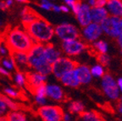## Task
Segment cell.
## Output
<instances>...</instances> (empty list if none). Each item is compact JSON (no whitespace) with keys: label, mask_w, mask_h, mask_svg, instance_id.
<instances>
[{"label":"cell","mask_w":122,"mask_h":121,"mask_svg":"<svg viewBox=\"0 0 122 121\" xmlns=\"http://www.w3.org/2000/svg\"><path fill=\"white\" fill-rule=\"evenodd\" d=\"M4 42L10 52L27 53L35 43L24 28L15 27L7 30L4 34Z\"/></svg>","instance_id":"1"},{"label":"cell","mask_w":122,"mask_h":121,"mask_svg":"<svg viewBox=\"0 0 122 121\" xmlns=\"http://www.w3.org/2000/svg\"><path fill=\"white\" fill-rule=\"evenodd\" d=\"M23 27L32 38L34 42L48 43L54 36V27L41 16H38L31 22L24 25Z\"/></svg>","instance_id":"2"},{"label":"cell","mask_w":122,"mask_h":121,"mask_svg":"<svg viewBox=\"0 0 122 121\" xmlns=\"http://www.w3.org/2000/svg\"><path fill=\"white\" fill-rule=\"evenodd\" d=\"M29 68L48 76L52 74V64L47 61L44 54V44L35 42L27 52Z\"/></svg>","instance_id":"3"},{"label":"cell","mask_w":122,"mask_h":121,"mask_svg":"<svg viewBox=\"0 0 122 121\" xmlns=\"http://www.w3.org/2000/svg\"><path fill=\"white\" fill-rule=\"evenodd\" d=\"M103 33L116 39L122 33V17L109 15L100 24Z\"/></svg>","instance_id":"4"},{"label":"cell","mask_w":122,"mask_h":121,"mask_svg":"<svg viewBox=\"0 0 122 121\" xmlns=\"http://www.w3.org/2000/svg\"><path fill=\"white\" fill-rule=\"evenodd\" d=\"M76 65L77 62L71 59V57L61 56L52 64V74L54 77L59 79L65 73L74 70Z\"/></svg>","instance_id":"5"},{"label":"cell","mask_w":122,"mask_h":121,"mask_svg":"<svg viewBox=\"0 0 122 121\" xmlns=\"http://www.w3.org/2000/svg\"><path fill=\"white\" fill-rule=\"evenodd\" d=\"M54 36L60 41L65 42L69 40L81 37V31L79 29L71 23L64 22L54 27Z\"/></svg>","instance_id":"6"},{"label":"cell","mask_w":122,"mask_h":121,"mask_svg":"<svg viewBox=\"0 0 122 121\" xmlns=\"http://www.w3.org/2000/svg\"><path fill=\"white\" fill-rule=\"evenodd\" d=\"M87 44L80 38L65 41L61 44V51L68 57H76L87 49Z\"/></svg>","instance_id":"7"},{"label":"cell","mask_w":122,"mask_h":121,"mask_svg":"<svg viewBox=\"0 0 122 121\" xmlns=\"http://www.w3.org/2000/svg\"><path fill=\"white\" fill-rule=\"evenodd\" d=\"M101 86L103 93L108 98L112 101H116L120 98V91L117 86V82L111 75H103L102 77Z\"/></svg>","instance_id":"8"},{"label":"cell","mask_w":122,"mask_h":121,"mask_svg":"<svg viewBox=\"0 0 122 121\" xmlns=\"http://www.w3.org/2000/svg\"><path fill=\"white\" fill-rule=\"evenodd\" d=\"M38 116L44 121H60L62 120L64 111L59 106L43 105L40 106L36 111Z\"/></svg>","instance_id":"9"},{"label":"cell","mask_w":122,"mask_h":121,"mask_svg":"<svg viewBox=\"0 0 122 121\" xmlns=\"http://www.w3.org/2000/svg\"><path fill=\"white\" fill-rule=\"evenodd\" d=\"M102 35L103 30L101 25L95 22H90L88 25L82 27V30L81 31V37L85 42L90 44L98 40Z\"/></svg>","instance_id":"10"},{"label":"cell","mask_w":122,"mask_h":121,"mask_svg":"<svg viewBox=\"0 0 122 121\" xmlns=\"http://www.w3.org/2000/svg\"><path fill=\"white\" fill-rule=\"evenodd\" d=\"M25 76H26V86L29 87V90L30 91H32L33 89L38 86L46 84L47 80H48L47 76L40 74L35 70L30 72H25Z\"/></svg>","instance_id":"11"},{"label":"cell","mask_w":122,"mask_h":121,"mask_svg":"<svg viewBox=\"0 0 122 121\" xmlns=\"http://www.w3.org/2000/svg\"><path fill=\"white\" fill-rule=\"evenodd\" d=\"M46 96L56 102H62L65 97L64 90L57 84H46Z\"/></svg>","instance_id":"12"},{"label":"cell","mask_w":122,"mask_h":121,"mask_svg":"<svg viewBox=\"0 0 122 121\" xmlns=\"http://www.w3.org/2000/svg\"><path fill=\"white\" fill-rule=\"evenodd\" d=\"M77 22L81 27L88 25L92 22L91 20V7L86 3L81 2L78 12L76 15Z\"/></svg>","instance_id":"13"},{"label":"cell","mask_w":122,"mask_h":121,"mask_svg":"<svg viewBox=\"0 0 122 121\" xmlns=\"http://www.w3.org/2000/svg\"><path fill=\"white\" fill-rule=\"evenodd\" d=\"M10 56L13 59L15 68L20 71H25L29 69L27 53L25 52H10Z\"/></svg>","instance_id":"14"},{"label":"cell","mask_w":122,"mask_h":121,"mask_svg":"<svg viewBox=\"0 0 122 121\" xmlns=\"http://www.w3.org/2000/svg\"><path fill=\"white\" fill-rule=\"evenodd\" d=\"M76 71L77 77L80 81L81 85H88L91 83L92 80V76L91 74L90 67L85 64H78L74 69Z\"/></svg>","instance_id":"15"},{"label":"cell","mask_w":122,"mask_h":121,"mask_svg":"<svg viewBox=\"0 0 122 121\" xmlns=\"http://www.w3.org/2000/svg\"><path fill=\"white\" fill-rule=\"evenodd\" d=\"M59 81L64 86L71 88H77L81 86L80 81H79L77 75H76L75 70H72L71 71L67 72L65 75L59 78Z\"/></svg>","instance_id":"16"},{"label":"cell","mask_w":122,"mask_h":121,"mask_svg":"<svg viewBox=\"0 0 122 121\" xmlns=\"http://www.w3.org/2000/svg\"><path fill=\"white\" fill-rule=\"evenodd\" d=\"M44 54H45L47 61L52 64L62 56V51L54 45L48 42V43L44 44Z\"/></svg>","instance_id":"17"},{"label":"cell","mask_w":122,"mask_h":121,"mask_svg":"<svg viewBox=\"0 0 122 121\" xmlns=\"http://www.w3.org/2000/svg\"><path fill=\"white\" fill-rule=\"evenodd\" d=\"M109 15L106 7H95L91 8V20L92 22L101 24L105 19Z\"/></svg>","instance_id":"18"},{"label":"cell","mask_w":122,"mask_h":121,"mask_svg":"<svg viewBox=\"0 0 122 121\" xmlns=\"http://www.w3.org/2000/svg\"><path fill=\"white\" fill-rule=\"evenodd\" d=\"M105 7L109 15L122 17V0H107Z\"/></svg>","instance_id":"19"},{"label":"cell","mask_w":122,"mask_h":121,"mask_svg":"<svg viewBox=\"0 0 122 121\" xmlns=\"http://www.w3.org/2000/svg\"><path fill=\"white\" fill-rule=\"evenodd\" d=\"M39 15L30 7H24L22 9L20 12V17H21V21H22V25H26L28 23L31 22L32 20H34L36 18H37Z\"/></svg>","instance_id":"20"},{"label":"cell","mask_w":122,"mask_h":121,"mask_svg":"<svg viewBox=\"0 0 122 121\" xmlns=\"http://www.w3.org/2000/svg\"><path fill=\"white\" fill-rule=\"evenodd\" d=\"M79 119L84 121H99L103 120V117L97 112L93 111H83L79 114Z\"/></svg>","instance_id":"21"},{"label":"cell","mask_w":122,"mask_h":121,"mask_svg":"<svg viewBox=\"0 0 122 121\" xmlns=\"http://www.w3.org/2000/svg\"><path fill=\"white\" fill-rule=\"evenodd\" d=\"M6 120L10 121H25L27 117L25 114L19 110H10L6 114Z\"/></svg>","instance_id":"22"},{"label":"cell","mask_w":122,"mask_h":121,"mask_svg":"<svg viewBox=\"0 0 122 121\" xmlns=\"http://www.w3.org/2000/svg\"><path fill=\"white\" fill-rule=\"evenodd\" d=\"M92 47L97 53H107L109 51V45L104 40H97L92 43Z\"/></svg>","instance_id":"23"},{"label":"cell","mask_w":122,"mask_h":121,"mask_svg":"<svg viewBox=\"0 0 122 121\" xmlns=\"http://www.w3.org/2000/svg\"><path fill=\"white\" fill-rule=\"evenodd\" d=\"M69 111L73 114H80L83 111H85V105L83 102L80 101H74L71 102L69 105Z\"/></svg>","instance_id":"24"},{"label":"cell","mask_w":122,"mask_h":121,"mask_svg":"<svg viewBox=\"0 0 122 121\" xmlns=\"http://www.w3.org/2000/svg\"><path fill=\"white\" fill-rule=\"evenodd\" d=\"M14 81H15V85L17 86L20 88H23L26 86V76L25 73L23 71H18L15 73V76H14Z\"/></svg>","instance_id":"25"},{"label":"cell","mask_w":122,"mask_h":121,"mask_svg":"<svg viewBox=\"0 0 122 121\" xmlns=\"http://www.w3.org/2000/svg\"><path fill=\"white\" fill-rule=\"evenodd\" d=\"M90 70H91V74L92 76V77L95 78H102L103 75L105 74L104 66H103L100 64H95L92 67H91Z\"/></svg>","instance_id":"26"},{"label":"cell","mask_w":122,"mask_h":121,"mask_svg":"<svg viewBox=\"0 0 122 121\" xmlns=\"http://www.w3.org/2000/svg\"><path fill=\"white\" fill-rule=\"evenodd\" d=\"M0 96H1V97L4 99L5 103L7 104L9 109L10 110H19L20 107H19V105H18V103H16L15 101L12 100L11 97L6 96L5 94H0Z\"/></svg>","instance_id":"27"},{"label":"cell","mask_w":122,"mask_h":121,"mask_svg":"<svg viewBox=\"0 0 122 121\" xmlns=\"http://www.w3.org/2000/svg\"><path fill=\"white\" fill-rule=\"evenodd\" d=\"M97 60L100 64L103 66L106 67L110 64L111 59L107 53H97Z\"/></svg>","instance_id":"28"},{"label":"cell","mask_w":122,"mask_h":121,"mask_svg":"<svg viewBox=\"0 0 122 121\" xmlns=\"http://www.w3.org/2000/svg\"><path fill=\"white\" fill-rule=\"evenodd\" d=\"M1 64H2V66L4 67L6 70H8L9 71H12L14 70L15 68V62H14L13 59L10 56L9 59H4L1 60Z\"/></svg>","instance_id":"29"},{"label":"cell","mask_w":122,"mask_h":121,"mask_svg":"<svg viewBox=\"0 0 122 121\" xmlns=\"http://www.w3.org/2000/svg\"><path fill=\"white\" fill-rule=\"evenodd\" d=\"M4 92L6 96H10L11 98H19L20 96L19 91L17 90H15V88H12V87H5L4 89Z\"/></svg>","instance_id":"30"},{"label":"cell","mask_w":122,"mask_h":121,"mask_svg":"<svg viewBox=\"0 0 122 121\" xmlns=\"http://www.w3.org/2000/svg\"><path fill=\"white\" fill-rule=\"evenodd\" d=\"M34 96H46V84H42L36 86V88L33 89L31 91Z\"/></svg>","instance_id":"31"},{"label":"cell","mask_w":122,"mask_h":121,"mask_svg":"<svg viewBox=\"0 0 122 121\" xmlns=\"http://www.w3.org/2000/svg\"><path fill=\"white\" fill-rule=\"evenodd\" d=\"M53 6V4L50 0H41L40 4H39V7H40L42 10H47V11L52 10Z\"/></svg>","instance_id":"32"},{"label":"cell","mask_w":122,"mask_h":121,"mask_svg":"<svg viewBox=\"0 0 122 121\" xmlns=\"http://www.w3.org/2000/svg\"><path fill=\"white\" fill-rule=\"evenodd\" d=\"M9 111H10V109L8 108L7 104L5 103L4 99L0 96V116H6Z\"/></svg>","instance_id":"33"},{"label":"cell","mask_w":122,"mask_h":121,"mask_svg":"<svg viewBox=\"0 0 122 121\" xmlns=\"http://www.w3.org/2000/svg\"><path fill=\"white\" fill-rule=\"evenodd\" d=\"M47 96H35V102L38 106H43L47 103Z\"/></svg>","instance_id":"34"},{"label":"cell","mask_w":122,"mask_h":121,"mask_svg":"<svg viewBox=\"0 0 122 121\" xmlns=\"http://www.w3.org/2000/svg\"><path fill=\"white\" fill-rule=\"evenodd\" d=\"M10 49L8 48V47L5 45L4 41L0 42V54L3 55V56H6V55L9 53L10 54Z\"/></svg>","instance_id":"35"},{"label":"cell","mask_w":122,"mask_h":121,"mask_svg":"<svg viewBox=\"0 0 122 121\" xmlns=\"http://www.w3.org/2000/svg\"><path fill=\"white\" fill-rule=\"evenodd\" d=\"M81 4V0H76V3L74 4V5L71 8V10L72 11V13L74 14L75 15H76V13L78 12L79 9H80Z\"/></svg>","instance_id":"36"},{"label":"cell","mask_w":122,"mask_h":121,"mask_svg":"<svg viewBox=\"0 0 122 121\" xmlns=\"http://www.w3.org/2000/svg\"><path fill=\"white\" fill-rule=\"evenodd\" d=\"M0 75L4 76H10V72L8 70H6L4 67L0 66Z\"/></svg>","instance_id":"37"},{"label":"cell","mask_w":122,"mask_h":121,"mask_svg":"<svg viewBox=\"0 0 122 121\" xmlns=\"http://www.w3.org/2000/svg\"><path fill=\"white\" fill-rule=\"evenodd\" d=\"M62 120L64 121H70L72 120V116L71 113H64L62 116Z\"/></svg>","instance_id":"38"},{"label":"cell","mask_w":122,"mask_h":121,"mask_svg":"<svg viewBox=\"0 0 122 121\" xmlns=\"http://www.w3.org/2000/svg\"><path fill=\"white\" fill-rule=\"evenodd\" d=\"M106 4H107V0H97L96 6H98V7H105Z\"/></svg>","instance_id":"39"},{"label":"cell","mask_w":122,"mask_h":121,"mask_svg":"<svg viewBox=\"0 0 122 121\" xmlns=\"http://www.w3.org/2000/svg\"><path fill=\"white\" fill-rule=\"evenodd\" d=\"M60 10L61 12H64V13H69L71 11V9L66 4H64V5H60Z\"/></svg>","instance_id":"40"},{"label":"cell","mask_w":122,"mask_h":121,"mask_svg":"<svg viewBox=\"0 0 122 121\" xmlns=\"http://www.w3.org/2000/svg\"><path fill=\"white\" fill-rule=\"evenodd\" d=\"M63 1L65 2V4H66L70 9H71V8L74 5V4L76 3V0H63Z\"/></svg>","instance_id":"41"},{"label":"cell","mask_w":122,"mask_h":121,"mask_svg":"<svg viewBox=\"0 0 122 121\" xmlns=\"http://www.w3.org/2000/svg\"><path fill=\"white\" fill-rule=\"evenodd\" d=\"M116 82H117V86H118L120 93H122V77L119 78V79L116 81Z\"/></svg>","instance_id":"42"},{"label":"cell","mask_w":122,"mask_h":121,"mask_svg":"<svg viewBox=\"0 0 122 121\" xmlns=\"http://www.w3.org/2000/svg\"><path fill=\"white\" fill-rule=\"evenodd\" d=\"M86 3L88 4V5L90 6V7L92 8V7H95V6H96V3H97V0H87V1H86Z\"/></svg>","instance_id":"43"},{"label":"cell","mask_w":122,"mask_h":121,"mask_svg":"<svg viewBox=\"0 0 122 121\" xmlns=\"http://www.w3.org/2000/svg\"><path fill=\"white\" fill-rule=\"evenodd\" d=\"M117 111L120 114H122V100H120L117 104Z\"/></svg>","instance_id":"44"},{"label":"cell","mask_w":122,"mask_h":121,"mask_svg":"<svg viewBox=\"0 0 122 121\" xmlns=\"http://www.w3.org/2000/svg\"><path fill=\"white\" fill-rule=\"evenodd\" d=\"M52 10L56 13H60L61 10H60V6L59 5H56V4H53V8H52Z\"/></svg>","instance_id":"45"},{"label":"cell","mask_w":122,"mask_h":121,"mask_svg":"<svg viewBox=\"0 0 122 121\" xmlns=\"http://www.w3.org/2000/svg\"><path fill=\"white\" fill-rule=\"evenodd\" d=\"M117 40V43H118L119 47H120V49H122V33L116 38Z\"/></svg>","instance_id":"46"},{"label":"cell","mask_w":122,"mask_h":121,"mask_svg":"<svg viewBox=\"0 0 122 121\" xmlns=\"http://www.w3.org/2000/svg\"><path fill=\"white\" fill-rule=\"evenodd\" d=\"M7 9L8 8L5 4V2L4 1H0V10H5Z\"/></svg>","instance_id":"47"},{"label":"cell","mask_w":122,"mask_h":121,"mask_svg":"<svg viewBox=\"0 0 122 121\" xmlns=\"http://www.w3.org/2000/svg\"><path fill=\"white\" fill-rule=\"evenodd\" d=\"M4 2H5V4H6V6H7V8H10L14 4L15 1H14V0H5Z\"/></svg>","instance_id":"48"},{"label":"cell","mask_w":122,"mask_h":121,"mask_svg":"<svg viewBox=\"0 0 122 121\" xmlns=\"http://www.w3.org/2000/svg\"><path fill=\"white\" fill-rule=\"evenodd\" d=\"M4 27V21L2 19H0V30H2Z\"/></svg>","instance_id":"49"},{"label":"cell","mask_w":122,"mask_h":121,"mask_svg":"<svg viewBox=\"0 0 122 121\" xmlns=\"http://www.w3.org/2000/svg\"><path fill=\"white\" fill-rule=\"evenodd\" d=\"M17 3H20V4H25V3H28V0H15Z\"/></svg>","instance_id":"50"},{"label":"cell","mask_w":122,"mask_h":121,"mask_svg":"<svg viewBox=\"0 0 122 121\" xmlns=\"http://www.w3.org/2000/svg\"><path fill=\"white\" fill-rule=\"evenodd\" d=\"M4 41V34H2L1 32H0V42Z\"/></svg>","instance_id":"51"},{"label":"cell","mask_w":122,"mask_h":121,"mask_svg":"<svg viewBox=\"0 0 122 121\" xmlns=\"http://www.w3.org/2000/svg\"><path fill=\"white\" fill-rule=\"evenodd\" d=\"M120 100H122V96H120Z\"/></svg>","instance_id":"52"},{"label":"cell","mask_w":122,"mask_h":121,"mask_svg":"<svg viewBox=\"0 0 122 121\" xmlns=\"http://www.w3.org/2000/svg\"><path fill=\"white\" fill-rule=\"evenodd\" d=\"M120 53H121V55H122V49L120 50Z\"/></svg>","instance_id":"53"},{"label":"cell","mask_w":122,"mask_h":121,"mask_svg":"<svg viewBox=\"0 0 122 121\" xmlns=\"http://www.w3.org/2000/svg\"><path fill=\"white\" fill-rule=\"evenodd\" d=\"M1 60H2V59H1V58H0V62H1Z\"/></svg>","instance_id":"54"},{"label":"cell","mask_w":122,"mask_h":121,"mask_svg":"<svg viewBox=\"0 0 122 121\" xmlns=\"http://www.w3.org/2000/svg\"><path fill=\"white\" fill-rule=\"evenodd\" d=\"M50 1H54V0H50Z\"/></svg>","instance_id":"55"}]
</instances>
